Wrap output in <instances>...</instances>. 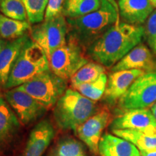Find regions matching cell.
I'll list each match as a JSON object with an SVG mask.
<instances>
[{
	"mask_svg": "<svg viewBox=\"0 0 156 156\" xmlns=\"http://www.w3.org/2000/svg\"><path fill=\"white\" fill-rule=\"evenodd\" d=\"M108 77L106 73L101 75L96 80L91 83L76 85L73 88L80 93L93 101H99L104 95L106 90Z\"/></svg>",
	"mask_w": 156,
	"mask_h": 156,
	"instance_id": "obj_23",
	"label": "cell"
},
{
	"mask_svg": "<svg viewBox=\"0 0 156 156\" xmlns=\"http://www.w3.org/2000/svg\"><path fill=\"white\" fill-rule=\"evenodd\" d=\"M156 103V72L145 73L132 83L119 101L122 112L146 109Z\"/></svg>",
	"mask_w": 156,
	"mask_h": 156,
	"instance_id": "obj_7",
	"label": "cell"
},
{
	"mask_svg": "<svg viewBox=\"0 0 156 156\" xmlns=\"http://www.w3.org/2000/svg\"><path fill=\"white\" fill-rule=\"evenodd\" d=\"M98 112L95 101L85 97L75 89L69 88L57 101L54 108V119L62 130H73Z\"/></svg>",
	"mask_w": 156,
	"mask_h": 156,
	"instance_id": "obj_3",
	"label": "cell"
},
{
	"mask_svg": "<svg viewBox=\"0 0 156 156\" xmlns=\"http://www.w3.org/2000/svg\"><path fill=\"white\" fill-rule=\"evenodd\" d=\"M0 97H1V96H0Z\"/></svg>",
	"mask_w": 156,
	"mask_h": 156,
	"instance_id": "obj_33",
	"label": "cell"
},
{
	"mask_svg": "<svg viewBox=\"0 0 156 156\" xmlns=\"http://www.w3.org/2000/svg\"><path fill=\"white\" fill-rule=\"evenodd\" d=\"M4 45H5V43H4L2 40H0V51H1L2 48H3Z\"/></svg>",
	"mask_w": 156,
	"mask_h": 156,
	"instance_id": "obj_32",
	"label": "cell"
},
{
	"mask_svg": "<svg viewBox=\"0 0 156 156\" xmlns=\"http://www.w3.org/2000/svg\"><path fill=\"white\" fill-rule=\"evenodd\" d=\"M55 156H87L82 144L73 138H65L58 142Z\"/></svg>",
	"mask_w": 156,
	"mask_h": 156,
	"instance_id": "obj_26",
	"label": "cell"
},
{
	"mask_svg": "<svg viewBox=\"0 0 156 156\" xmlns=\"http://www.w3.org/2000/svg\"><path fill=\"white\" fill-rule=\"evenodd\" d=\"M30 39L28 35L9 41L0 51V87L5 88L9 74L25 43Z\"/></svg>",
	"mask_w": 156,
	"mask_h": 156,
	"instance_id": "obj_16",
	"label": "cell"
},
{
	"mask_svg": "<svg viewBox=\"0 0 156 156\" xmlns=\"http://www.w3.org/2000/svg\"><path fill=\"white\" fill-rule=\"evenodd\" d=\"M55 131L48 119L38 122L31 130L23 156H43L54 139Z\"/></svg>",
	"mask_w": 156,
	"mask_h": 156,
	"instance_id": "obj_14",
	"label": "cell"
},
{
	"mask_svg": "<svg viewBox=\"0 0 156 156\" xmlns=\"http://www.w3.org/2000/svg\"><path fill=\"white\" fill-rule=\"evenodd\" d=\"M101 0H66L62 15L66 18H77L100 8Z\"/></svg>",
	"mask_w": 156,
	"mask_h": 156,
	"instance_id": "obj_19",
	"label": "cell"
},
{
	"mask_svg": "<svg viewBox=\"0 0 156 156\" xmlns=\"http://www.w3.org/2000/svg\"><path fill=\"white\" fill-rule=\"evenodd\" d=\"M113 129H134L156 135V119L151 110L132 109L124 112L112 121Z\"/></svg>",
	"mask_w": 156,
	"mask_h": 156,
	"instance_id": "obj_10",
	"label": "cell"
},
{
	"mask_svg": "<svg viewBox=\"0 0 156 156\" xmlns=\"http://www.w3.org/2000/svg\"><path fill=\"white\" fill-rule=\"evenodd\" d=\"M67 81L49 69L36 75L18 87L48 110L55 106L67 90Z\"/></svg>",
	"mask_w": 156,
	"mask_h": 156,
	"instance_id": "obj_5",
	"label": "cell"
},
{
	"mask_svg": "<svg viewBox=\"0 0 156 156\" xmlns=\"http://www.w3.org/2000/svg\"><path fill=\"white\" fill-rule=\"evenodd\" d=\"M110 113L106 109L98 111L75 131L79 139L87 146L93 153H98L99 142L103 130L110 121Z\"/></svg>",
	"mask_w": 156,
	"mask_h": 156,
	"instance_id": "obj_11",
	"label": "cell"
},
{
	"mask_svg": "<svg viewBox=\"0 0 156 156\" xmlns=\"http://www.w3.org/2000/svg\"><path fill=\"white\" fill-rule=\"evenodd\" d=\"M30 29L28 21H20L11 19L0 15V36L3 39L12 41L19 38Z\"/></svg>",
	"mask_w": 156,
	"mask_h": 156,
	"instance_id": "obj_21",
	"label": "cell"
},
{
	"mask_svg": "<svg viewBox=\"0 0 156 156\" xmlns=\"http://www.w3.org/2000/svg\"><path fill=\"white\" fill-rule=\"evenodd\" d=\"M20 127V122L12 108L0 97V149L11 141Z\"/></svg>",
	"mask_w": 156,
	"mask_h": 156,
	"instance_id": "obj_18",
	"label": "cell"
},
{
	"mask_svg": "<svg viewBox=\"0 0 156 156\" xmlns=\"http://www.w3.org/2000/svg\"><path fill=\"white\" fill-rule=\"evenodd\" d=\"M65 1L66 0H48L45 12L44 20H48L62 15Z\"/></svg>",
	"mask_w": 156,
	"mask_h": 156,
	"instance_id": "obj_28",
	"label": "cell"
},
{
	"mask_svg": "<svg viewBox=\"0 0 156 156\" xmlns=\"http://www.w3.org/2000/svg\"><path fill=\"white\" fill-rule=\"evenodd\" d=\"M143 36V25L119 21L87 48L86 51L93 61L106 68H112L140 44Z\"/></svg>",
	"mask_w": 156,
	"mask_h": 156,
	"instance_id": "obj_1",
	"label": "cell"
},
{
	"mask_svg": "<svg viewBox=\"0 0 156 156\" xmlns=\"http://www.w3.org/2000/svg\"><path fill=\"white\" fill-rule=\"evenodd\" d=\"M112 133L131 142L139 151L156 148V135L134 129H113Z\"/></svg>",
	"mask_w": 156,
	"mask_h": 156,
	"instance_id": "obj_20",
	"label": "cell"
},
{
	"mask_svg": "<svg viewBox=\"0 0 156 156\" xmlns=\"http://www.w3.org/2000/svg\"><path fill=\"white\" fill-rule=\"evenodd\" d=\"M152 5H153V6L154 7V8L156 9V0H151Z\"/></svg>",
	"mask_w": 156,
	"mask_h": 156,
	"instance_id": "obj_31",
	"label": "cell"
},
{
	"mask_svg": "<svg viewBox=\"0 0 156 156\" xmlns=\"http://www.w3.org/2000/svg\"><path fill=\"white\" fill-rule=\"evenodd\" d=\"M67 35V18L63 15L44 20L30 28L33 41L44 50L48 59L56 50L66 44Z\"/></svg>",
	"mask_w": 156,
	"mask_h": 156,
	"instance_id": "obj_6",
	"label": "cell"
},
{
	"mask_svg": "<svg viewBox=\"0 0 156 156\" xmlns=\"http://www.w3.org/2000/svg\"><path fill=\"white\" fill-rule=\"evenodd\" d=\"M145 73L140 69L112 72L109 75L103 99L109 105H114L128 90L132 83Z\"/></svg>",
	"mask_w": 156,
	"mask_h": 156,
	"instance_id": "obj_12",
	"label": "cell"
},
{
	"mask_svg": "<svg viewBox=\"0 0 156 156\" xmlns=\"http://www.w3.org/2000/svg\"><path fill=\"white\" fill-rule=\"evenodd\" d=\"M49 69V62L44 50L32 39H29L11 70L5 88L9 90L18 87Z\"/></svg>",
	"mask_w": 156,
	"mask_h": 156,
	"instance_id": "obj_4",
	"label": "cell"
},
{
	"mask_svg": "<svg viewBox=\"0 0 156 156\" xmlns=\"http://www.w3.org/2000/svg\"><path fill=\"white\" fill-rule=\"evenodd\" d=\"M151 110L152 113H153V114L154 115V116H155L156 119V103L153 105V106H152L151 107Z\"/></svg>",
	"mask_w": 156,
	"mask_h": 156,
	"instance_id": "obj_30",
	"label": "cell"
},
{
	"mask_svg": "<svg viewBox=\"0 0 156 156\" xmlns=\"http://www.w3.org/2000/svg\"><path fill=\"white\" fill-rule=\"evenodd\" d=\"M30 24H38L44 20L48 0H23Z\"/></svg>",
	"mask_w": 156,
	"mask_h": 156,
	"instance_id": "obj_25",
	"label": "cell"
},
{
	"mask_svg": "<svg viewBox=\"0 0 156 156\" xmlns=\"http://www.w3.org/2000/svg\"><path fill=\"white\" fill-rule=\"evenodd\" d=\"M112 0H101L100 8L77 18H67L68 38L86 50L119 21L118 6Z\"/></svg>",
	"mask_w": 156,
	"mask_h": 156,
	"instance_id": "obj_2",
	"label": "cell"
},
{
	"mask_svg": "<svg viewBox=\"0 0 156 156\" xmlns=\"http://www.w3.org/2000/svg\"><path fill=\"white\" fill-rule=\"evenodd\" d=\"M153 52L140 43L112 67V72L140 69L145 73L156 72V60Z\"/></svg>",
	"mask_w": 156,
	"mask_h": 156,
	"instance_id": "obj_13",
	"label": "cell"
},
{
	"mask_svg": "<svg viewBox=\"0 0 156 156\" xmlns=\"http://www.w3.org/2000/svg\"><path fill=\"white\" fill-rule=\"evenodd\" d=\"M0 11L9 18L28 21L23 0H0Z\"/></svg>",
	"mask_w": 156,
	"mask_h": 156,
	"instance_id": "obj_24",
	"label": "cell"
},
{
	"mask_svg": "<svg viewBox=\"0 0 156 156\" xmlns=\"http://www.w3.org/2000/svg\"><path fill=\"white\" fill-rule=\"evenodd\" d=\"M83 48L73 39L67 38L66 44L56 50L48 58L50 69L58 77L67 80L86 64Z\"/></svg>",
	"mask_w": 156,
	"mask_h": 156,
	"instance_id": "obj_8",
	"label": "cell"
},
{
	"mask_svg": "<svg viewBox=\"0 0 156 156\" xmlns=\"http://www.w3.org/2000/svg\"><path fill=\"white\" fill-rule=\"evenodd\" d=\"M98 153L101 156H141L133 144L111 134H104L101 136Z\"/></svg>",
	"mask_w": 156,
	"mask_h": 156,
	"instance_id": "obj_17",
	"label": "cell"
},
{
	"mask_svg": "<svg viewBox=\"0 0 156 156\" xmlns=\"http://www.w3.org/2000/svg\"><path fill=\"white\" fill-rule=\"evenodd\" d=\"M105 68L106 67L98 63L87 62L70 79L72 87L96 80L101 75L105 73Z\"/></svg>",
	"mask_w": 156,
	"mask_h": 156,
	"instance_id": "obj_22",
	"label": "cell"
},
{
	"mask_svg": "<svg viewBox=\"0 0 156 156\" xmlns=\"http://www.w3.org/2000/svg\"><path fill=\"white\" fill-rule=\"evenodd\" d=\"M119 13L124 23L142 25L154 10L151 0H119Z\"/></svg>",
	"mask_w": 156,
	"mask_h": 156,
	"instance_id": "obj_15",
	"label": "cell"
},
{
	"mask_svg": "<svg viewBox=\"0 0 156 156\" xmlns=\"http://www.w3.org/2000/svg\"><path fill=\"white\" fill-rule=\"evenodd\" d=\"M141 156H156V148L150 150H142L140 151Z\"/></svg>",
	"mask_w": 156,
	"mask_h": 156,
	"instance_id": "obj_29",
	"label": "cell"
},
{
	"mask_svg": "<svg viewBox=\"0 0 156 156\" xmlns=\"http://www.w3.org/2000/svg\"><path fill=\"white\" fill-rule=\"evenodd\" d=\"M144 27V36L152 51L156 54V9L150 15Z\"/></svg>",
	"mask_w": 156,
	"mask_h": 156,
	"instance_id": "obj_27",
	"label": "cell"
},
{
	"mask_svg": "<svg viewBox=\"0 0 156 156\" xmlns=\"http://www.w3.org/2000/svg\"><path fill=\"white\" fill-rule=\"evenodd\" d=\"M5 99L23 125H29L40 119L47 111L38 101L19 87L9 89L5 93Z\"/></svg>",
	"mask_w": 156,
	"mask_h": 156,
	"instance_id": "obj_9",
	"label": "cell"
}]
</instances>
